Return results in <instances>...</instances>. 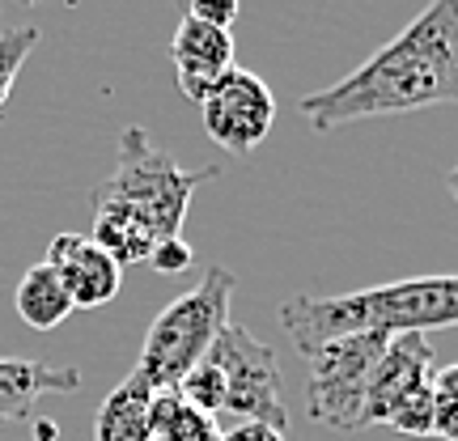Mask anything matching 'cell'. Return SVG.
I'll list each match as a JSON object with an SVG mask.
<instances>
[{
  "label": "cell",
  "instance_id": "23",
  "mask_svg": "<svg viewBox=\"0 0 458 441\" xmlns=\"http://www.w3.org/2000/svg\"><path fill=\"white\" fill-rule=\"evenodd\" d=\"M445 187H450V196L458 199V165H454V170H450V174H445Z\"/></svg>",
  "mask_w": 458,
  "mask_h": 441
},
{
  "label": "cell",
  "instance_id": "5",
  "mask_svg": "<svg viewBox=\"0 0 458 441\" xmlns=\"http://www.w3.org/2000/svg\"><path fill=\"white\" fill-rule=\"evenodd\" d=\"M208 360L221 374L225 411L238 416V425H267L284 433L289 411H284V394H280V360L272 343L255 340L238 323H225L216 343L208 348Z\"/></svg>",
  "mask_w": 458,
  "mask_h": 441
},
{
  "label": "cell",
  "instance_id": "13",
  "mask_svg": "<svg viewBox=\"0 0 458 441\" xmlns=\"http://www.w3.org/2000/svg\"><path fill=\"white\" fill-rule=\"evenodd\" d=\"M13 306H17V314H21L26 327L55 331L68 314H72V297H68V289L60 284V276L51 272L47 263H34L30 272L17 280Z\"/></svg>",
  "mask_w": 458,
  "mask_h": 441
},
{
  "label": "cell",
  "instance_id": "8",
  "mask_svg": "<svg viewBox=\"0 0 458 441\" xmlns=\"http://www.w3.org/2000/svg\"><path fill=\"white\" fill-rule=\"evenodd\" d=\"M425 382H433V340L428 335H391V343L382 348L374 374H369V386H365L360 428L391 425L394 408Z\"/></svg>",
  "mask_w": 458,
  "mask_h": 441
},
{
  "label": "cell",
  "instance_id": "4",
  "mask_svg": "<svg viewBox=\"0 0 458 441\" xmlns=\"http://www.w3.org/2000/svg\"><path fill=\"white\" fill-rule=\"evenodd\" d=\"M238 289V276L213 263L204 267L196 289L174 297L145 331L140 357H136V374H145L153 391H179V382L199 360L208 357L221 327L229 323V297Z\"/></svg>",
  "mask_w": 458,
  "mask_h": 441
},
{
  "label": "cell",
  "instance_id": "1",
  "mask_svg": "<svg viewBox=\"0 0 458 441\" xmlns=\"http://www.w3.org/2000/svg\"><path fill=\"white\" fill-rule=\"evenodd\" d=\"M425 106H458V0H433L360 68L297 102L314 131Z\"/></svg>",
  "mask_w": 458,
  "mask_h": 441
},
{
  "label": "cell",
  "instance_id": "16",
  "mask_svg": "<svg viewBox=\"0 0 458 441\" xmlns=\"http://www.w3.org/2000/svg\"><path fill=\"white\" fill-rule=\"evenodd\" d=\"M433 425H437V394H433V382H425L394 408L391 428L408 433V437H433Z\"/></svg>",
  "mask_w": 458,
  "mask_h": 441
},
{
  "label": "cell",
  "instance_id": "22",
  "mask_svg": "<svg viewBox=\"0 0 458 441\" xmlns=\"http://www.w3.org/2000/svg\"><path fill=\"white\" fill-rule=\"evenodd\" d=\"M34 437H38V441H55V425H51V420H38V425H34Z\"/></svg>",
  "mask_w": 458,
  "mask_h": 441
},
{
  "label": "cell",
  "instance_id": "3",
  "mask_svg": "<svg viewBox=\"0 0 458 441\" xmlns=\"http://www.w3.org/2000/svg\"><path fill=\"white\" fill-rule=\"evenodd\" d=\"M221 170L204 165V170H179V162L148 140L145 128H128L119 131V162H114L111 179H102L89 199L94 208H123L128 216H136L140 225L165 242V238H179L182 221H187V204L196 196L199 182L216 179Z\"/></svg>",
  "mask_w": 458,
  "mask_h": 441
},
{
  "label": "cell",
  "instance_id": "20",
  "mask_svg": "<svg viewBox=\"0 0 458 441\" xmlns=\"http://www.w3.org/2000/svg\"><path fill=\"white\" fill-rule=\"evenodd\" d=\"M221 441H284V433L267 425H233L229 433H221Z\"/></svg>",
  "mask_w": 458,
  "mask_h": 441
},
{
  "label": "cell",
  "instance_id": "17",
  "mask_svg": "<svg viewBox=\"0 0 458 441\" xmlns=\"http://www.w3.org/2000/svg\"><path fill=\"white\" fill-rule=\"evenodd\" d=\"M34 47H38V30H34V26L0 34V111H4V102L13 94L17 72H21V64H26V55H30Z\"/></svg>",
  "mask_w": 458,
  "mask_h": 441
},
{
  "label": "cell",
  "instance_id": "6",
  "mask_svg": "<svg viewBox=\"0 0 458 441\" xmlns=\"http://www.w3.org/2000/svg\"><path fill=\"white\" fill-rule=\"evenodd\" d=\"M391 335L382 331H365V335H348L327 348H318L310 360V382H306V411L310 420L327 428L352 433L360 428V411H365V386L374 374L382 348Z\"/></svg>",
  "mask_w": 458,
  "mask_h": 441
},
{
  "label": "cell",
  "instance_id": "21",
  "mask_svg": "<svg viewBox=\"0 0 458 441\" xmlns=\"http://www.w3.org/2000/svg\"><path fill=\"white\" fill-rule=\"evenodd\" d=\"M433 394H437V399L458 403V365H445L442 374H433Z\"/></svg>",
  "mask_w": 458,
  "mask_h": 441
},
{
  "label": "cell",
  "instance_id": "7",
  "mask_svg": "<svg viewBox=\"0 0 458 441\" xmlns=\"http://www.w3.org/2000/svg\"><path fill=\"white\" fill-rule=\"evenodd\" d=\"M199 119H204V131L216 145L229 148L233 157H246L267 140V131L276 123V94L250 68L233 64L199 98Z\"/></svg>",
  "mask_w": 458,
  "mask_h": 441
},
{
  "label": "cell",
  "instance_id": "9",
  "mask_svg": "<svg viewBox=\"0 0 458 441\" xmlns=\"http://www.w3.org/2000/svg\"><path fill=\"white\" fill-rule=\"evenodd\" d=\"M43 263L68 289L72 310H98V306L114 301L119 284H123V267L81 233H55Z\"/></svg>",
  "mask_w": 458,
  "mask_h": 441
},
{
  "label": "cell",
  "instance_id": "2",
  "mask_svg": "<svg viewBox=\"0 0 458 441\" xmlns=\"http://www.w3.org/2000/svg\"><path fill=\"white\" fill-rule=\"evenodd\" d=\"M280 327L301 357H314L348 335H428L458 327V276H411L340 297L297 293L280 301Z\"/></svg>",
  "mask_w": 458,
  "mask_h": 441
},
{
  "label": "cell",
  "instance_id": "11",
  "mask_svg": "<svg viewBox=\"0 0 458 441\" xmlns=\"http://www.w3.org/2000/svg\"><path fill=\"white\" fill-rule=\"evenodd\" d=\"M81 391V369L72 365H47V360L0 357V428L30 420L38 399L47 394Z\"/></svg>",
  "mask_w": 458,
  "mask_h": 441
},
{
  "label": "cell",
  "instance_id": "18",
  "mask_svg": "<svg viewBox=\"0 0 458 441\" xmlns=\"http://www.w3.org/2000/svg\"><path fill=\"white\" fill-rule=\"evenodd\" d=\"M148 263H153V267H157L162 276H179V272H187V267L196 263V250L182 242V238H165V242L153 246Z\"/></svg>",
  "mask_w": 458,
  "mask_h": 441
},
{
  "label": "cell",
  "instance_id": "12",
  "mask_svg": "<svg viewBox=\"0 0 458 441\" xmlns=\"http://www.w3.org/2000/svg\"><path fill=\"white\" fill-rule=\"evenodd\" d=\"M153 386L131 369L98 408L94 441H153Z\"/></svg>",
  "mask_w": 458,
  "mask_h": 441
},
{
  "label": "cell",
  "instance_id": "15",
  "mask_svg": "<svg viewBox=\"0 0 458 441\" xmlns=\"http://www.w3.org/2000/svg\"><path fill=\"white\" fill-rule=\"evenodd\" d=\"M153 441H221L216 416L182 403L179 391L153 394Z\"/></svg>",
  "mask_w": 458,
  "mask_h": 441
},
{
  "label": "cell",
  "instance_id": "14",
  "mask_svg": "<svg viewBox=\"0 0 458 441\" xmlns=\"http://www.w3.org/2000/svg\"><path fill=\"white\" fill-rule=\"evenodd\" d=\"M89 242L106 250L119 267H131V263H148L157 238L148 233L136 216H128L123 208H94V233Z\"/></svg>",
  "mask_w": 458,
  "mask_h": 441
},
{
  "label": "cell",
  "instance_id": "10",
  "mask_svg": "<svg viewBox=\"0 0 458 441\" xmlns=\"http://www.w3.org/2000/svg\"><path fill=\"white\" fill-rule=\"evenodd\" d=\"M170 55H174L179 89L191 102H199L233 68V34L213 30V26H204V21L182 13L174 43H170Z\"/></svg>",
  "mask_w": 458,
  "mask_h": 441
},
{
  "label": "cell",
  "instance_id": "19",
  "mask_svg": "<svg viewBox=\"0 0 458 441\" xmlns=\"http://www.w3.org/2000/svg\"><path fill=\"white\" fill-rule=\"evenodd\" d=\"M187 17H196L213 30H233L238 21V0H191L187 4Z\"/></svg>",
  "mask_w": 458,
  "mask_h": 441
}]
</instances>
